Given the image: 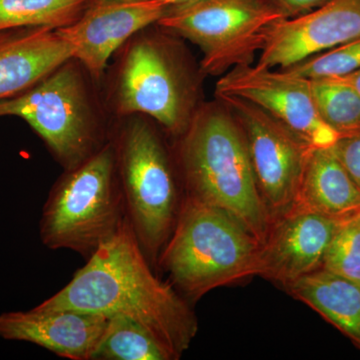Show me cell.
I'll list each match as a JSON object with an SVG mask.
<instances>
[{"mask_svg":"<svg viewBox=\"0 0 360 360\" xmlns=\"http://www.w3.org/2000/svg\"><path fill=\"white\" fill-rule=\"evenodd\" d=\"M284 18H293L319 8L330 0H272Z\"/></svg>","mask_w":360,"mask_h":360,"instance_id":"cell-24","label":"cell"},{"mask_svg":"<svg viewBox=\"0 0 360 360\" xmlns=\"http://www.w3.org/2000/svg\"><path fill=\"white\" fill-rule=\"evenodd\" d=\"M113 97L118 115H148L174 134H184L191 120L181 73L165 47L151 37L130 44Z\"/></svg>","mask_w":360,"mask_h":360,"instance_id":"cell-9","label":"cell"},{"mask_svg":"<svg viewBox=\"0 0 360 360\" xmlns=\"http://www.w3.org/2000/svg\"><path fill=\"white\" fill-rule=\"evenodd\" d=\"M292 208L345 222L360 214V187L331 148H311Z\"/></svg>","mask_w":360,"mask_h":360,"instance_id":"cell-16","label":"cell"},{"mask_svg":"<svg viewBox=\"0 0 360 360\" xmlns=\"http://www.w3.org/2000/svg\"><path fill=\"white\" fill-rule=\"evenodd\" d=\"M179 162L186 196L224 210L264 240L271 217L245 136L229 110L203 106L191 117L180 142Z\"/></svg>","mask_w":360,"mask_h":360,"instance_id":"cell-2","label":"cell"},{"mask_svg":"<svg viewBox=\"0 0 360 360\" xmlns=\"http://www.w3.org/2000/svg\"><path fill=\"white\" fill-rule=\"evenodd\" d=\"M359 39L360 0H330L309 13L270 26L257 65L284 70Z\"/></svg>","mask_w":360,"mask_h":360,"instance_id":"cell-12","label":"cell"},{"mask_svg":"<svg viewBox=\"0 0 360 360\" xmlns=\"http://www.w3.org/2000/svg\"><path fill=\"white\" fill-rule=\"evenodd\" d=\"M127 219L112 139L54 184L39 222L41 243L89 259Z\"/></svg>","mask_w":360,"mask_h":360,"instance_id":"cell-4","label":"cell"},{"mask_svg":"<svg viewBox=\"0 0 360 360\" xmlns=\"http://www.w3.org/2000/svg\"><path fill=\"white\" fill-rule=\"evenodd\" d=\"M286 290L360 348V284L321 269L288 284Z\"/></svg>","mask_w":360,"mask_h":360,"instance_id":"cell-17","label":"cell"},{"mask_svg":"<svg viewBox=\"0 0 360 360\" xmlns=\"http://www.w3.org/2000/svg\"><path fill=\"white\" fill-rule=\"evenodd\" d=\"M35 307L129 317L148 329L174 360L198 331L189 300L153 274L129 217L63 290Z\"/></svg>","mask_w":360,"mask_h":360,"instance_id":"cell-1","label":"cell"},{"mask_svg":"<svg viewBox=\"0 0 360 360\" xmlns=\"http://www.w3.org/2000/svg\"><path fill=\"white\" fill-rule=\"evenodd\" d=\"M281 20L272 0H188L172 4L158 25L200 47L203 73L224 75L251 65L270 26Z\"/></svg>","mask_w":360,"mask_h":360,"instance_id":"cell-7","label":"cell"},{"mask_svg":"<svg viewBox=\"0 0 360 360\" xmlns=\"http://www.w3.org/2000/svg\"><path fill=\"white\" fill-rule=\"evenodd\" d=\"M71 60L32 89L0 103V117L25 120L65 170L77 167L110 141L96 116L84 77Z\"/></svg>","mask_w":360,"mask_h":360,"instance_id":"cell-6","label":"cell"},{"mask_svg":"<svg viewBox=\"0 0 360 360\" xmlns=\"http://www.w3.org/2000/svg\"><path fill=\"white\" fill-rule=\"evenodd\" d=\"M331 148L355 184L360 187V132L340 136Z\"/></svg>","mask_w":360,"mask_h":360,"instance_id":"cell-23","label":"cell"},{"mask_svg":"<svg viewBox=\"0 0 360 360\" xmlns=\"http://www.w3.org/2000/svg\"><path fill=\"white\" fill-rule=\"evenodd\" d=\"M170 6L160 0H89L79 18L58 32L72 45L73 59L99 80L113 53L158 23Z\"/></svg>","mask_w":360,"mask_h":360,"instance_id":"cell-11","label":"cell"},{"mask_svg":"<svg viewBox=\"0 0 360 360\" xmlns=\"http://www.w3.org/2000/svg\"><path fill=\"white\" fill-rule=\"evenodd\" d=\"M89 0H0V32L27 27L58 30L84 13Z\"/></svg>","mask_w":360,"mask_h":360,"instance_id":"cell-19","label":"cell"},{"mask_svg":"<svg viewBox=\"0 0 360 360\" xmlns=\"http://www.w3.org/2000/svg\"><path fill=\"white\" fill-rule=\"evenodd\" d=\"M360 68V39L315 54L283 70L307 79L338 77Z\"/></svg>","mask_w":360,"mask_h":360,"instance_id":"cell-22","label":"cell"},{"mask_svg":"<svg viewBox=\"0 0 360 360\" xmlns=\"http://www.w3.org/2000/svg\"><path fill=\"white\" fill-rule=\"evenodd\" d=\"M342 222L291 208L272 219L260 248L259 274L284 288L321 269Z\"/></svg>","mask_w":360,"mask_h":360,"instance_id":"cell-13","label":"cell"},{"mask_svg":"<svg viewBox=\"0 0 360 360\" xmlns=\"http://www.w3.org/2000/svg\"><path fill=\"white\" fill-rule=\"evenodd\" d=\"M111 137L127 217L151 264H158L179 217L182 200L160 135L139 115L127 116Z\"/></svg>","mask_w":360,"mask_h":360,"instance_id":"cell-5","label":"cell"},{"mask_svg":"<svg viewBox=\"0 0 360 360\" xmlns=\"http://www.w3.org/2000/svg\"><path fill=\"white\" fill-rule=\"evenodd\" d=\"M108 319L72 310L11 311L0 314V338L25 341L70 360H90Z\"/></svg>","mask_w":360,"mask_h":360,"instance_id":"cell-14","label":"cell"},{"mask_svg":"<svg viewBox=\"0 0 360 360\" xmlns=\"http://www.w3.org/2000/svg\"><path fill=\"white\" fill-rule=\"evenodd\" d=\"M321 120L340 136L360 132V94L333 77L309 79Z\"/></svg>","mask_w":360,"mask_h":360,"instance_id":"cell-20","label":"cell"},{"mask_svg":"<svg viewBox=\"0 0 360 360\" xmlns=\"http://www.w3.org/2000/svg\"><path fill=\"white\" fill-rule=\"evenodd\" d=\"M90 360H174L155 336L129 317L108 319Z\"/></svg>","mask_w":360,"mask_h":360,"instance_id":"cell-18","label":"cell"},{"mask_svg":"<svg viewBox=\"0 0 360 360\" xmlns=\"http://www.w3.org/2000/svg\"><path fill=\"white\" fill-rule=\"evenodd\" d=\"M343 84L349 85L352 89L356 90L360 94V68L359 70L354 71V72L349 73V75H343V77H333Z\"/></svg>","mask_w":360,"mask_h":360,"instance_id":"cell-25","label":"cell"},{"mask_svg":"<svg viewBox=\"0 0 360 360\" xmlns=\"http://www.w3.org/2000/svg\"><path fill=\"white\" fill-rule=\"evenodd\" d=\"M72 45L47 27L0 32V103L32 89L73 58Z\"/></svg>","mask_w":360,"mask_h":360,"instance_id":"cell-15","label":"cell"},{"mask_svg":"<svg viewBox=\"0 0 360 360\" xmlns=\"http://www.w3.org/2000/svg\"><path fill=\"white\" fill-rule=\"evenodd\" d=\"M160 1L167 2L169 4H181V2L188 1V0H160Z\"/></svg>","mask_w":360,"mask_h":360,"instance_id":"cell-26","label":"cell"},{"mask_svg":"<svg viewBox=\"0 0 360 360\" xmlns=\"http://www.w3.org/2000/svg\"><path fill=\"white\" fill-rule=\"evenodd\" d=\"M215 94L255 104L312 148H331L340 139L317 112L307 78L265 66L239 65L219 78Z\"/></svg>","mask_w":360,"mask_h":360,"instance_id":"cell-10","label":"cell"},{"mask_svg":"<svg viewBox=\"0 0 360 360\" xmlns=\"http://www.w3.org/2000/svg\"><path fill=\"white\" fill-rule=\"evenodd\" d=\"M321 269L360 284V214L341 224L324 255Z\"/></svg>","mask_w":360,"mask_h":360,"instance_id":"cell-21","label":"cell"},{"mask_svg":"<svg viewBox=\"0 0 360 360\" xmlns=\"http://www.w3.org/2000/svg\"><path fill=\"white\" fill-rule=\"evenodd\" d=\"M245 136L258 188L271 219L295 205L303 168L312 146L255 104L219 97Z\"/></svg>","mask_w":360,"mask_h":360,"instance_id":"cell-8","label":"cell"},{"mask_svg":"<svg viewBox=\"0 0 360 360\" xmlns=\"http://www.w3.org/2000/svg\"><path fill=\"white\" fill-rule=\"evenodd\" d=\"M262 243L229 213L184 196L158 264L189 302L259 274Z\"/></svg>","mask_w":360,"mask_h":360,"instance_id":"cell-3","label":"cell"}]
</instances>
